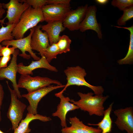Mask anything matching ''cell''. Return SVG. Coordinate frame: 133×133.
I'll return each mask as SVG.
<instances>
[{
	"label": "cell",
	"instance_id": "6da1fadb",
	"mask_svg": "<svg viewBox=\"0 0 133 133\" xmlns=\"http://www.w3.org/2000/svg\"><path fill=\"white\" fill-rule=\"evenodd\" d=\"M44 21L41 8H34L29 6L23 13L18 22L13 28L12 35L16 39L23 38L24 34L29 29Z\"/></svg>",
	"mask_w": 133,
	"mask_h": 133
},
{
	"label": "cell",
	"instance_id": "7a4b0ae2",
	"mask_svg": "<svg viewBox=\"0 0 133 133\" xmlns=\"http://www.w3.org/2000/svg\"><path fill=\"white\" fill-rule=\"evenodd\" d=\"M77 94L80 99L77 101L71 99L70 101L78 106L81 110L88 112L90 116L95 115L103 116L104 110L103 103L109 96H103L102 95L93 96L92 92L86 94L78 92Z\"/></svg>",
	"mask_w": 133,
	"mask_h": 133
},
{
	"label": "cell",
	"instance_id": "3957f363",
	"mask_svg": "<svg viewBox=\"0 0 133 133\" xmlns=\"http://www.w3.org/2000/svg\"><path fill=\"white\" fill-rule=\"evenodd\" d=\"M64 72L66 77L67 83L63 89L59 93L63 94L68 87L74 85L88 87L95 95H102L104 90L102 86H94L88 83L84 78L87 73L85 70L80 66L68 67L64 70Z\"/></svg>",
	"mask_w": 133,
	"mask_h": 133
},
{
	"label": "cell",
	"instance_id": "277c9868",
	"mask_svg": "<svg viewBox=\"0 0 133 133\" xmlns=\"http://www.w3.org/2000/svg\"><path fill=\"white\" fill-rule=\"evenodd\" d=\"M17 84L18 88L26 89L28 93L48 86L52 84L60 86L63 85L60 81L56 80L46 77H32L27 74L21 75Z\"/></svg>",
	"mask_w": 133,
	"mask_h": 133
},
{
	"label": "cell",
	"instance_id": "5b68a950",
	"mask_svg": "<svg viewBox=\"0 0 133 133\" xmlns=\"http://www.w3.org/2000/svg\"><path fill=\"white\" fill-rule=\"evenodd\" d=\"M11 96V101L8 110L7 116L10 121L12 125V130H14L18 127L22 120L26 105L18 99L16 91L9 86L8 82L6 81Z\"/></svg>",
	"mask_w": 133,
	"mask_h": 133
},
{
	"label": "cell",
	"instance_id": "8992f818",
	"mask_svg": "<svg viewBox=\"0 0 133 133\" xmlns=\"http://www.w3.org/2000/svg\"><path fill=\"white\" fill-rule=\"evenodd\" d=\"M34 27L30 29V33L27 36L22 38L12 40H5L1 42L2 46H12L16 49H19L22 53L19 55L24 59H30L31 56L35 61L39 60L40 58L33 52L31 46V41L32 34Z\"/></svg>",
	"mask_w": 133,
	"mask_h": 133
},
{
	"label": "cell",
	"instance_id": "52a82bcc",
	"mask_svg": "<svg viewBox=\"0 0 133 133\" xmlns=\"http://www.w3.org/2000/svg\"><path fill=\"white\" fill-rule=\"evenodd\" d=\"M3 8L7 9V14L3 19L0 20L1 24H4V21L6 18L8 22V24H17L24 12L30 6L27 3L20 2L18 0H10L8 3H2Z\"/></svg>",
	"mask_w": 133,
	"mask_h": 133
},
{
	"label": "cell",
	"instance_id": "ba28073f",
	"mask_svg": "<svg viewBox=\"0 0 133 133\" xmlns=\"http://www.w3.org/2000/svg\"><path fill=\"white\" fill-rule=\"evenodd\" d=\"M70 5L47 4L41 9L44 21H63L72 10Z\"/></svg>",
	"mask_w": 133,
	"mask_h": 133
},
{
	"label": "cell",
	"instance_id": "9c48e42d",
	"mask_svg": "<svg viewBox=\"0 0 133 133\" xmlns=\"http://www.w3.org/2000/svg\"><path fill=\"white\" fill-rule=\"evenodd\" d=\"M65 85L60 86L50 85L41 88L33 92L21 95L28 101L29 105L27 107L28 113L33 115L37 114L38 104L41 99L55 89L64 87Z\"/></svg>",
	"mask_w": 133,
	"mask_h": 133
},
{
	"label": "cell",
	"instance_id": "30bf717a",
	"mask_svg": "<svg viewBox=\"0 0 133 133\" xmlns=\"http://www.w3.org/2000/svg\"><path fill=\"white\" fill-rule=\"evenodd\" d=\"M18 49H16L13 55L12 59L9 65L5 68H0V80L6 79L10 81L12 83L14 89L16 92L18 98L22 97L17 86L16 79L18 67L17 64V58L19 54Z\"/></svg>",
	"mask_w": 133,
	"mask_h": 133
},
{
	"label": "cell",
	"instance_id": "8fae6325",
	"mask_svg": "<svg viewBox=\"0 0 133 133\" xmlns=\"http://www.w3.org/2000/svg\"><path fill=\"white\" fill-rule=\"evenodd\" d=\"M117 117L114 123L120 130L133 133V108L132 106L120 108L114 112Z\"/></svg>",
	"mask_w": 133,
	"mask_h": 133
},
{
	"label": "cell",
	"instance_id": "7c38bea8",
	"mask_svg": "<svg viewBox=\"0 0 133 133\" xmlns=\"http://www.w3.org/2000/svg\"><path fill=\"white\" fill-rule=\"evenodd\" d=\"M97 9L95 5L88 6L85 17L80 24L79 30L83 32L87 30L95 31L100 39L102 38L101 24L97 21L96 17Z\"/></svg>",
	"mask_w": 133,
	"mask_h": 133
},
{
	"label": "cell",
	"instance_id": "4fadbf2b",
	"mask_svg": "<svg viewBox=\"0 0 133 133\" xmlns=\"http://www.w3.org/2000/svg\"><path fill=\"white\" fill-rule=\"evenodd\" d=\"M88 5L78 7L74 10H71L63 21V26L70 31L79 30L80 24L84 19Z\"/></svg>",
	"mask_w": 133,
	"mask_h": 133
},
{
	"label": "cell",
	"instance_id": "5bb4252c",
	"mask_svg": "<svg viewBox=\"0 0 133 133\" xmlns=\"http://www.w3.org/2000/svg\"><path fill=\"white\" fill-rule=\"evenodd\" d=\"M55 95L60 99L59 103L57 106V110L52 114L53 116H57L61 120V124L62 128L67 126L66 121V116L69 111L79 109L77 105L71 103L70 99L68 97L64 96L63 94L58 93L55 94Z\"/></svg>",
	"mask_w": 133,
	"mask_h": 133
},
{
	"label": "cell",
	"instance_id": "9a60e30c",
	"mask_svg": "<svg viewBox=\"0 0 133 133\" xmlns=\"http://www.w3.org/2000/svg\"><path fill=\"white\" fill-rule=\"evenodd\" d=\"M41 25H39L34 27L32 36L31 46L32 50L39 52L42 56H44L43 50L47 48L50 44L47 34L40 29Z\"/></svg>",
	"mask_w": 133,
	"mask_h": 133
},
{
	"label": "cell",
	"instance_id": "2e32d148",
	"mask_svg": "<svg viewBox=\"0 0 133 133\" xmlns=\"http://www.w3.org/2000/svg\"><path fill=\"white\" fill-rule=\"evenodd\" d=\"M17 72L21 75L27 74L32 75L33 74V71L38 68H45L55 72L58 71L55 67L50 64L44 56H41L39 60L32 61L28 66H25L22 63H20L17 64Z\"/></svg>",
	"mask_w": 133,
	"mask_h": 133
},
{
	"label": "cell",
	"instance_id": "e0dca14e",
	"mask_svg": "<svg viewBox=\"0 0 133 133\" xmlns=\"http://www.w3.org/2000/svg\"><path fill=\"white\" fill-rule=\"evenodd\" d=\"M71 126L62 128V133H101V130L97 127L89 126L84 124L76 116L69 118Z\"/></svg>",
	"mask_w": 133,
	"mask_h": 133
},
{
	"label": "cell",
	"instance_id": "ac0fdd59",
	"mask_svg": "<svg viewBox=\"0 0 133 133\" xmlns=\"http://www.w3.org/2000/svg\"><path fill=\"white\" fill-rule=\"evenodd\" d=\"M41 30L47 34L50 45L56 43L60 36V34L65 29L63 26L62 21H53L48 22L41 25Z\"/></svg>",
	"mask_w": 133,
	"mask_h": 133
},
{
	"label": "cell",
	"instance_id": "d6986e66",
	"mask_svg": "<svg viewBox=\"0 0 133 133\" xmlns=\"http://www.w3.org/2000/svg\"><path fill=\"white\" fill-rule=\"evenodd\" d=\"M38 119L43 122H47L51 120L49 116L37 114L33 115L28 113L25 118L22 119L17 128L14 130V133H29L31 129L29 127V124L32 121Z\"/></svg>",
	"mask_w": 133,
	"mask_h": 133
},
{
	"label": "cell",
	"instance_id": "ffe728a7",
	"mask_svg": "<svg viewBox=\"0 0 133 133\" xmlns=\"http://www.w3.org/2000/svg\"><path fill=\"white\" fill-rule=\"evenodd\" d=\"M114 103L112 102L107 109L104 110L103 117L98 123L92 124L88 123L89 125L97 126L102 131L101 133H110L111 132L113 121L110 116Z\"/></svg>",
	"mask_w": 133,
	"mask_h": 133
},
{
	"label": "cell",
	"instance_id": "44dd1931",
	"mask_svg": "<svg viewBox=\"0 0 133 133\" xmlns=\"http://www.w3.org/2000/svg\"><path fill=\"white\" fill-rule=\"evenodd\" d=\"M114 26L127 29L130 32V43L127 54L124 58L118 60L117 62L120 65L132 64L133 62V25L128 27Z\"/></svg>",
	"mask_w": 133,
	"mask_h": 133
},
{
	"label": "cell",
	"instance_id": "7402d4cb",
	"mask_svg": "<svg viewBox=\"0 0 133 133\" xmlns=\"http://www.w3.org/2000/svg\"><path fill=\"white\" fill-rule=\"evenodd\" d=\"M16 24H8L4 27L1 24V27L0 28V46L2 42L5 40H12L13 39L12 35V30Z\"/></svg>",
	"mask_w": 133,
	"mask_h": 133
},
{
	"label": "cell",
	"instance_id": "603a6c76",
	"mask_svg": "<svg viewBox=\"0 0 133 133\" xmlns=\"http://www.w3.org/2000/svg\"><path fill=\"white\" fill-rule=\"evenodd\" d=\"M71 40L69 37L66 35L60 36L56 43L59 51L60 54L66 53L70 51V45Z\"/></svg>",
	"mask_w": 133,
	"mask_h": 133
},
{
	"label": "cell",
	"instance_id": "cb8c5ba5",
	"mask_svg": "<svg viewBox=\"0 0 133 133\" xmlns=\"http://www.w3.org/2000/svg\"><path fill=\"white\" fill-rule=\"evenodd\" d=\"M43 54L49 63L53 59H56L57 56L60 54L59 50L56 43L50 45L47 48L43 50Z\"/></svg>",
	"mask_w": 133,
	"mask_h": 133
},
{
	"label": "cell",
	"instance_id": "d4e9b609",
	"mask_svg": "<svg viewBox=\"0 0 133 133\" xmlns=\"http://www.w3.org/2000/svg\"><path fill=\"white\" fill-rule=\"evenodd\" d=\"M123 14L118 20L117 24L119 26L125 25L126 22L133 17V6L126 8L123 11Z\"/></svg>",
	"mask_w": 133,
	"mask_h": 133
},
{
	"label": "cell",
	"instance_id": "484cf974",
	"mask_svg": "<svg viewBox=\"0 0 133 133\" xmlns=\"http://www.w3.org/2000/svg\"><path fill=\"white\" fill-rule=\"evenodd\" d=\"M111 5L117 7L121 11L128 7L133 6V0H113L111 2Z\"/></svg>",
	"mask_w": 133,
	"mask_h": 133
},
{
	"label": "cell",
	"instance_id": "4316f807",
	"mask_svg": "<svg viewBox=\"0 0 133 133\" xmlns=\"http://www.w3.org/2000/svg\"><path fill=\"white\" fill-rule=\"evenodd\" d=\"M21 3L25 2L34 8H41L47 4L48 0H18Z\"/></svg>",
	"mask_w": 133,
	"mask_h": 133
},
{
	"label": "cell",
	"instance_id": "83f0119b",
	"mask_svg": "<svg viewBox=\"0 0 133 133\" xmlns=\"http://www.w3.org/2000/svg\"><path fill=\"white\" fill-rule=\"evenodd\" d=\"M8 46H0V56L6 57L10 56L14 52L16 48L12 46L9 48Z\"/></svg>",
	"mask_w": 133,
	"mask_h": 133
},
{
	"label": "cell",
	"instance_id": "f1b7e54d",
	"mask_svg": "<svg viewBox=\"0 0 133 133\" xmlns=\"http://www.w3.org/2000/svg\"><path fill=\"white\" fill-rule=\"evenodd\" d=\"M70 0H48L47 4L70 5Z\"/></svg>",
	"mask_w": 133,
	"mask_h": 133
},
{
	"label": "cell",
	"instance_id": "f546056e",
	"mask_svg": "<svg viewBox=\"0 0 133 133\" xmlns=\"http://www.w3.org/2000/svg\"><path fill=\"white\" fill-rule=\"evenodd\" d=\"M11 58L10 56L6 57H1L0 58V68L7 67L8 63Z\"/></svg>",
	"mask_w": 133,
	"mask_h": 133
},
{
	"label": "cell",
	"instance_id": "4dcf8cb0",
	"mask_svg": "<svg viewBox=\"0 0 133 133\" xmlns=\"http://www.w3.org/2000/svg\"><path fill=\"white\" fill-rule=\"evenodd\" d=\"M4 93L3 87L0 83V122L1 120L0 109L4 98Z\"/></svg>",
	"mask_w": 133,
	"mask_h": 133
},
{
	"label": "cell",
	"instance_id": "1f68e13d",
	"mask_svg": "<svg viewBox=\"0 0 133 133\" xmlns=\"http://www.w3.org/2000/svg\"><path fill=\"white\" fill-rule=\"evenodd\" d=\"M95 1L97 3L102 5L106 4L109 1L108 0H96Z\"/></svg>",
	"mask_w": 133,
	"mask_h": 133
},
{
	"label": "cell",
	"instance_id": "d6a6232c",
	"mask_svg": "<svg viewBox=\"0 0 133 133\" xmlns=\"http://www.w3.org/2000/svg\"><path fill=\"white\" fill-rule=\"evenodd\" d=\"M5 12V10L3 8L0 9V19L1 18Z\"/></svg>",
	"mask_w": 133,
	"mask_h": 133
},
{
	"label": "cell",
	"instance_id": "836d02e7",
	"mask_svg": "<svg viewBox=\"0 0 133 133\" xmlns=\"http://www.w3.org/2000/svg\"><path fill=\"white\" fill-rule=\"evenodd\" d=\"M3 8L2 3L0 2V9Z\"/></svg>",
	"mask_w": 133,
	"mask_h": 133
},
{
	"label": "cell",
	"instance_id": "e575fe53",
	"mask_svg": "<svg viewBox=\"0 0 133 133\" xmlns=\"http://www.w3.org/2000/svg\"><path fill=\"white\" fill-rule=\"evenodd\" d=\"M0 133H4L0 129Z\"/></svg>",
	"mask_w": 133,
	"mask_h": 133
}]
</instances>
